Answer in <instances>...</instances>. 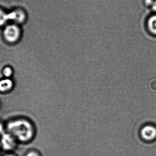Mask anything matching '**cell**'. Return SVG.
Wrapping results in <instances>:
<instances>
[{
	"instance_id": "4fadbf2b",
	"label": "cell",
	"mask_w": 156,
	"mask_h": 156,
	"mask_svg": "<svg viewBox=\"0 0 156 156\" xmlns=\"http://www.w3.org/2000/svg\"><path fill=\"white\" fill-rule=\"evenodd\" d=\"M5 156H14L12 155H6Z\"/></svg>"
},
{
	"instance_id": "7a4b0ae2",
	"label": "cell",
	"mask_w": 156,
	"mask_h": 156,
	"mask_svg": "<svg viewBox=\"0 0 156 156\" xmlns=\"http://www.w3.org/2000/svg\"><path fill=\"white\" fill-rule=\"evenodd\" d=\"M20 29L16 24L7 26L4 30L3 34L6 41L10 43H14L20 37Z\"/></svg>"
},
{
	"instance_id": "30bf717a",
	"label": "cell",
	"mask_w": 156,
	"mask_h": 156,
	"mask_svg": "<svg viewBox=\"0 0 156 156\" xmlns=\"http://www.w3.org/2000/svg\"><path fill=\"white\" fill-rule=\"evenodd\" d=\"M26 156H41L40 154L37 151H32L29 152Z\"/></svg>"
},
{
	"instance_id": "3957f363",
	"label": "cell",
	"mask_w": 156,
	"mask_h": 156,
	"mask_svg": "<svg viewBox=\"0 0 156 156\" xmlns=\"http://www.w3.org/2000/svg\"><path fill=\"white\" fill-rule=\"evenodd\" d=\"M1 145L5 150L12 149L16 146L15 140L11 134L4 133L2 134Z\"/></svg>"
},
{
	"instance_id": "5bb4252c",
	"label": "cell",
	"mask_w": 156,
	"mask_h": 156,
	"mask_svg": "<svg viewBox=\"0 0 156 156\" xmlns=\"http://www.w3.org/2000/svg\"><path fill=\"white\" fill-rule=\"evenodd\" d=\"M0 146H1V143H0Z\"/></svg>"
},
{
	"instance_id": "5b68a950",
	"label": "cell",
	"mask_w": 156,
	"mask_h": 156,
	"mask_svg": "<svg viewBox=\"0 0 156 156\" xmlns=\"http://www.w3.org/2000/svg\"><path fill=\"white\" fill-rule=\"evenodd\" d=\"M13 82L10 79L5 78L0 80V92H6L12 89Z\"/></svg>"
},
{
	"instance_id": "9c48e42d",
	"label": "cell",
	"mask_w": 156,
	"mask_h": 156,
	"mask_svg": "<svg viewBox=\"0 0 156 156\" xmlns=\"http://www.w3.org/2000/svg\"><path fill=\"white\" fill-rule=\"evenodd\" d=\"M3 74L6 78H9L12 74V70L9 67H5L3 71Z\"/></svg>"
},
{
	"instance_id": "277c9868",
	"label": "cell",
	"mask_w": 156,
	"mask_h": 156,
	"mask_svg": "<svg viewBox=\"0 0 156 156\" xmlns=\"http://www.w3.org/2000/svg\"><path fill=\"white\" fill-rule=\"evenodd\" d=\"M9 21H12L16 24L23 23L26 19L24 12L20 9H16L8 13Z\"/></svg>"
},
{
	"instance_id": "6da1fadb",
	"label": "cell",
	"mask_w": 156,
	"mask_h": 156,
	"mask_svg": "<svg viewBox=\"0 0 156 156\" xmlns=\"http://www.w3.org/2000/svg\"><path fill=\"white\" fill-rule=\"evenodd\" d=\"M7 130L9 133L22 142H28L34 136V126L26 120H19L10 122L7 124Z\"/></svg>"
},
{
	"instance_id": "8fae6325",
	"label": "cell",
	"mask_w": 156,
	"mask_h": 156,
	"mask_svg": "<svg viewBox=\"0 0 156 156\" xmlns=\"http://www.w3.org/2000/svg\"><path fill=\"white\" fill-rule=\"evenodd\" d=\"M4 128L2 125L0 123V134H3L4 133Z\"/></svg>"
},
{
	"instance_id": "ba28073f",
	"label": "cell",
	"mask_w": 156,
	"mask_h": 156,
	"mask_svg": "<svg viewBox=\"0 0 156 156\" xmlns=\"http://www.w3.org/2000/svg\"><path fill=\"white\" fill-rule=\"evenodd\" d=\"M148 88L150 91L156 93V78L152 79L148 83Z\"/></svg>"
},
{
	"instance_id": "52a82bcc",
	"label": "cell",
	"mask_w": 156,
	"mask_h": 156,
	"mask_svg": "<svg viewBox=\"0 0 156 156\" xmlns=\"http://www.w3.org/2000/svg\"><path fill=\"white\" fill-rule=\"evenodd\" d=\"M8 21V13L0 9V26L3 25Z\"/></svg>"
},
{
	"instance_id": "7c38bea8",
	"label": "cell",
	"mask_w": 156,
	"mask_h": 156,
	"mask_svg": "<svg viewBox=\"0 0 156 156\" xmlns=\"http://www.w3.org/2000/svg\"><path fill=\"white\" fill-rule=\"evenodd\" d=\"M153 8L154 11H156V0L153 3Z\"/></svg>"
},
{
	"instance_id": "8992f818",
	"label": "cell",
	"mask_w": 156,
	"mask_h": 156,
	"mask_svg": "<svg viewBox=\"0 0 156 156\" xmlns=\"http://www.w3.org/2000/svg\"><path fill=\"white\" fill-rule=\"evenodd\" d=\"M148 26L150 31L156 34V15L150 17L148 21Z\"/></svg>"
}]
</instances>
